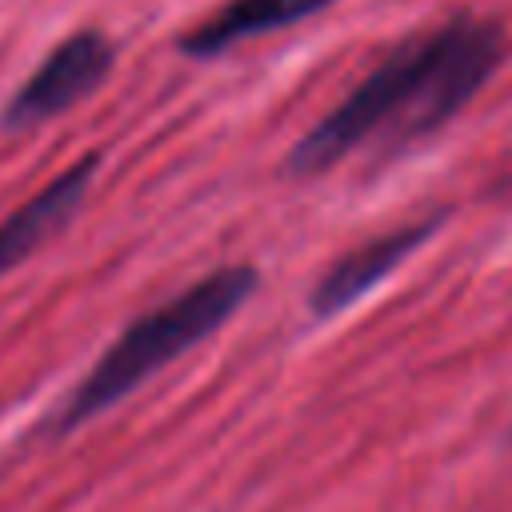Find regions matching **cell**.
<instances>
[{
    "label": "cell",
    "instance_id": "2",
    "mask_svg": "<svg viewBox=\"0 0 512 512\" xmlns=\"http://www.w3.org/2000/svg\"><path fill=\"white\" fill-rule=\"evenodd\" d=\"M256 280H260L256 268L228 264V268H216V272L200 276L196 284L180 288L172 300L148 308L144 316H136L96 356V364L72 384V392L52 412L48 432L52 436L76 432L80 424L96 420L100 412H108L112 404L132 396L148 376H156L176 356H184L188 348L208 340L216 328H224L244 308V300L256 292Z\"/></svg>",
    "mask_w": 512,
    "mask_h": 512
},
{
    "label": "cell",
    "instance_id": "1",
    "mask_svg": "<svg viewBox=\"0 0 512 512\" xmlns=\"http://www.w3.org/2000/svg\"><path fill=\"white\" fill-rule=\"evenodd\" d=\"M500 56V28L468 16L396 48L324 120H316L300 136V144L288 156V168L296 176L328 172L388 124H400L404 136L440 128L480 92Z\"/></svg>",
    "mask_w": 512,
    "mask_h": 512
},
{
    "label": "cell",
    "instance_id": "4",
    "mask_svg": "<svg viewBox=\"0 0 512 512\" xmlns=\"http://www.w3.org/2000/svg\"><path fill=\"white\" fill-rule=\"evenodd\" d=\"M436 220H416V224H404V228H392L384 236H372L364 244H356L352 252H344L312 288V316L328 320L336 312H344L348 304H356L360 296H368L384 276H392L420 244H428L436 236Z\"/></svg>",
    "mask_w": 512,
    "mask_h": 512
},
{
    "label": "cell",
    "instance_id": "6",
    "mask_svg": "<svg viewBox=\"0 0 512 512\" xmlns=\"http://www.w3.org/2000/svg\"><path fill=\"white\" fill-rule=\"evenodd\" d=\"M328 4L332 0H228L204 24H196L180 40V48L188 56H220V52H228L232 44H240L248 36H264V32L300 24V20H308L312 12L328 8Z\"/></svg>",
    "mask_w": 512,
    "mask_h": 512
},
{
    "label": "cell",
    "instance_id": "5",
    "mask_svg": "<svg viewBox=\"0 0 512 512\" xmlns=\"http://www.w3.org/2000/svg\"><path fill=\"white\" fill-rule=\"evenodd\" d=\"M96 168H100L96 152L80 156L76 164H68L60 176H52L40 192H32L20 208H12L0 220V276L12 272L16 264H24L44 240H52L72 220V212L84 204V196L92 188Z\"/></svg>",
    "mask_w": 512,
    "mask_h": 512
},
{
    "label": "cell",
    "instance_id": "3",
    "mask_svg": "<svg viewBox=\"0 0 512 512\" xmlns=\"http://www.w3.org/2000/svg\"><path fill=\"white\" fill-rule=\"evenodd\" d=\"M112 40L104 32H72L68 40H60L40 68L12 92V100L0 112V124L20 132V128H36L60 112H68L72 104H80L84 96H92L104 76L112 72Z\"/></svg>",
    "mask_w": 512,
    "mask_h": 512
}]
</instances>
